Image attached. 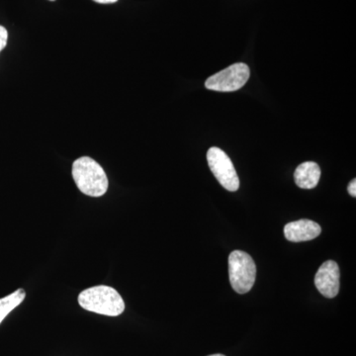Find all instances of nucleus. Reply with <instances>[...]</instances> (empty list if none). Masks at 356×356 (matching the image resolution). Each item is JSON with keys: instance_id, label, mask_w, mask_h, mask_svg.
Listing matches in <instances>:
<instances>
[{"instance_id": "obj_1", "label": "nucleus", "mask_w": 356, "mask_h": 356, "mask_svg": "<svg viewBox=\"0 0 356 356\" xmlns=\"http://www.w3.org/2000/svg\"><path fill=\"white\" fill-rule=\"evenodd\" d=\"M79 306L84 310L99 315L117 317L125 311V303L121 295L114 288L98 285L79 293Z\"/></svg>"}, {"instance_id": "obj_2", "label": "nucleus", "mask_w": 356, "mask_h": 356, "mask_svg": "<svg viewBox=\"0 0 356 356\" xmlns=\"http://www.w3.org/2000/svg\"><path fill=\"white\" fill-rule=\"evenodd\" d=\"M72 177L79 191L90 197H100L108 189L106 173L99 163L89 156H83L74 161Z\"/></svg>"}, {"instance_id": "obj_3", "label": "nucleus", "mask_w": 356, "mask_h": 356, "mask_svg": "<svg viewBox=\"0 0 356 356\" xmlns=\"http://www.w3.org/2000/svg\"><path fill=\"white\" fill-rule=\"evenodd\" d=\"M229 276L232 288L245 294L254 287L257 266L252 257L242 250H234L229 257Z\"/></svg>"}, {"instance_id": "obj_4", "label": "nucleus", "mask_w": 356, "mask_h": 356, "mask_svg": "<svg viewBox=\"0 0 356 356\" xmlns=\"http://www.w3.org/2000/svg\"><path fill=\"white\" fill-rule=\"evenodd\" d=\"M250 76V67L243 63H238L208 77L205 86L210 90L233 92L242 88L248 83Z\"/></svg>"}, {"instance_id": "obj_5", "label": "nucleus", "mask_w": 356, "mask_h": 356, "mask_svg": "<svg viewBox=\"0 0 356 356\" xmlns=\"http://www.w3.org/2000/svg\"><path fill=\"white\" fill-rule=\"evenodd\" d=\"M207 161L211 172L226 191H238L240 187V179L228 154L219 147H213L208 151Z\"/></svg>"}, {"instance_id": "obj_6", "label": "nucleus", "mask_w": 356, "mask_h": 356, "mask_svg": "<svg viewBox=\"0 0 356 356\" xmlns=\"http://www.w3.org/2000/svg\"><path fill=\"white\" fill-rule=\"evenodd\" d=\"M339 277H341V273L337 262L325 261L316 273V287L325 298H334L339 291Z\"/></svg>"}, {"instance_id": "obj_7", "label": "nucleus", "mask_w": 356, "mask_h": 356, "mask_svg": "<svg viewBox=\"0 0 356 356\" xmlns=\"http://www.w3.org/2000/svg\"><path fill=\"white\" fill-rule=\"evenodd\" d=\"M322 233V228L317 222L311 220L302 219L288 222L284 227V235L289 242H308L318 238Z\"/></svg>"}, {"instance_id": "obj_8", "label": "nucleus", "mask_w": 356, "mask_h": 356, "mask_svg": "<svg viewBox=\"0 0 356 356\" xmlns=\"http://www.w3.org/2000/svg\"><path fill=\"white\" fill-rule=\"evenodd\" d=\"M320 166L314 161L301 163L294 173L295 184L302 189L315 188L320 181Z\"/></svg>"}, {"instance_id": "obj_9", "label": "nucleus", "mask_w": 356, "mask_h": 356, "mask_svg": "<svg viewBox=\"0 0 356 356\" xmlns=\"http://www.w3.org/2000/svg\"><path fill=\"white\" fill-rule=\"evenodd\" d=\"M26 292L24 289H18L11 293L8 296L0 299V324L3 322L10 312H13L16 307L20 305L24 301Z\"/></svg>"}, {"instance_id": "obj_10", "label": "nucleus", "mask_w": 356, "mask_h": 356, "mask_svg": "<svg viewBox=\"0 0 356 356\" xmlns=\"http://www.w3.org/2000/svg\"><path fill=\"white\" fill-rule=\"evenodd\" d=\"M7 40H8V33H7V30L3 26H0V51L6 48Z\"/></svg>"}, {"instance_id": "obj_11", "label": "nucleus", "mask_w": 356, "mask_h": 356, "mask_svg": "<svg viewBox=\"0 0 356 356\" xmlns=\"http://www.w3.org/2000/svg\"><path fill=\"white\" fill-rule=\"evenodd\" d=\"M348 193L350 195L353 196V197H355L356 196V180H351L350 184L348 186Z\"/></svg>"}, {"instance_id": "obj_12", "label": "nucleus", "mask_w": 356, "mask_h": 356, "mask_svg": "<svg viewBox=\"0 0 356 356\" xmlns=\"http://www.w3.org/2000/svg\"><path fill=\"white\" fill-rule=\"evenodd\" d=\"M93 1L98 2V3L102 4H108L115 3V2L118 1V0H93Z\"/></svg>"}, {"instance_id": "obj_13", "label": "nucleus", "mask_w": 356, "mask_h": 356, "mask_svg": "<svg viewBox=\"0 0 356 356\" xmlns=\"http://www.w3.org/2000/svg\"><path fill=\"white\" fill-rule=\"evenodd\" d=\"M208 356H225L222 355H208Z\"/></svg>"}, {"instance_id": "obj_14", "label": "nucleus", "mask_w": 356, "mask_h": 356, "mask_svg": "<svg viewBox=\"0 0 356 356\" xmlns=\"http://www.w3.org/2000/svg\"><path fill=\"white\" fill-rule=\"evenodd\" d=\"M51 1H54V0H51Z\"/></svg>"}]
</instances>
